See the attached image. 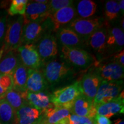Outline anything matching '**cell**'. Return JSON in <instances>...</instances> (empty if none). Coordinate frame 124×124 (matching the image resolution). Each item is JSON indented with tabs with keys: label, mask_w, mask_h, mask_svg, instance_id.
Masks as SVG:
<instances>
[{
	"label": "cell",
	"mask_w": 124,
	"mask_h": 124,
	"mask_svg": "<svg viewBox=\"0 0 124 124\" xmlns=\"http://www.w3.org/2000/svg\"><path fill=\"white\" fill-rule=\"evenodd\" d=\"M122 87L123 80L117 82L102 80L93 101V103L96 106L116 100L122 92Z\"/></svg>",
	"instance_id": "obj_4"
},
{
	"label": "cell",
	"mask_w": 124,
	"mask_h": 124,
	"mask_svg": "<svg viewBox=\"0 0 124 124\" xmlns=\"http://www.w3.org/2000/svg\"><path fill=\"white\" fill-rule=\"evenodd\" d=\"M49 15L48 3L40 4L30 1L28 2L25 13L23 16L24 21L43 23L48 19Z\"/></svg>",
	"instance_id": "obj_11"
},
{
	"label": "cell",
	"mask_w": 124,
	"mask_h": 124,
	"mask_svg": "<svg viewBox=\"0 0 124 124\" xmlns=\"http://www.w3.org/2000/svg\"><path fill=\"white\" fill-rule=\"evenodd\" d=\"M48 1H46V0H36V1H35V2L40 3V4H47Z\"/></svg>",
	"instance_id": "obj_38"
},
{
	"label": "cell",
	"mask_w": 124,
	"mask_h": 124,
	"mask_svg": "<svg viewBox=\"0 0 124 124\" xmlns=\"http://www.w3.org/2000/svg\"><path fill=\"white\" fill-rule=\"evenodd\" d=\"M41 112L26 104L15 112L14 124H38Z\"/></svg>",
	"instance_id": "obj_16"
},
{
	"label": "cell",
	"mask_w": 124,
	"mask_h": 124,
	"mask_svg": "<svg viewBox=\"0 0 124 124\" xmlns=\"http://www.w3.org/2000/svg\"><path fill=\"white\" fill-rule=\"evenodd\" d=\"M8 22V16L5 12H0V46L2 45L7 31Z\"/></svg>",
	"instance_id": "obj_32"
},
{
	"label": "cell",
	"mask_w": 124,
	"mask_h": 124,
	"mask_svg": "<svg viewBox=\"0 0 124 124\" xmlns=\"http://www.w3.org/2000/svg\"><path fill=\"white\" fill-rule=\"evenodd\" d=\"M20 61L28 69H39L42 64L35 44H24L17 49Z\"/></svg>",
	"instance_id": "obj_8"
},
{
	"label": "cell",
	"mask_w": 124,
	"mask_h": 124,
	"mask_svg": "<svg viewBox=\"0 0 124 124\" xmlns=\"http://www.w3.org/2000/svg\"><path fill=\"white\" fill-rule=\"evenodd\" d=\"M48 83L42 71L39 69H28L27 82V90L32 93L44 92Z\"/></svg>",
	"instance_id": "obj_18"
},
{
	"label": "cell",
	"mask_w": 124,
	"mask_h": 124,
	"mask_svg": "<svg viewBox=\"0 0 124 124\" xmlns=\"http://www.w3.org/2000/svg\"><path fill=\"white\" fill-rule=\"evenodd\" d=\"M97 114L105 116L108 118L118 113H124V90L122 91L119 97L116 100L108 103L96 106Z\"/></svg>",
	"instance_id": "obj_15"
},
{
	"label": "cell",
	"mask_w": 124,
	"mask_h": 124,
	"mask_svg": "<svg viewBox=\"0 0 124 124\" xmlns=\"http://www.w3.org/2000/svg\"><path fill=\"white\" fill-rule=\"evenodd\" d=\"M118 3L119 7H120V10L121 11L122 13V15H124V0H120V1H118Z\"/></svg>",
	"instance_id": "obj_36"
},
{
	"label": "cell",
	"mask_w": 124,
	"mask_h": 124,
	"mask_svg": "<svg viewBox=\"0 0 124 124\" xmlns=\"http://www.w3.org/2000/svg\"><path fill=\"white\" fill-rule=\"evenodd\" d=\"M124 19H122V20L121 21V26H122V31H124Z\"/></svg>",
	"instance_id": "obj_39"
},
{
	"label": "cell",
	"mask_w": 124,
	"mask_h": 124,
	"mask_svg": "<svg viewBox=\"0 0 124 124\" xmlns=\"http://www.w3.org/2000/svg\"><path fill=\"white\" fill-rule=\"evenodd\" d=\"M36 47L42 62L54 58L58 53L56 38L50 33L44 34Z\"/></svg>",
	"instance_id": "obj_10"
},
{
	"label": "cell",
	"mask_w": 124,
	"mask_h": 124,
	"mask_svg": "<svg viewBox=\"0 0 124 124\" xmlns=\"http://www.w3.org/2000/svg\"><path fill=\"white\" fill-rule=\"evenodd\" d=\"M61 52L63 59L68 63L79 68H86L89 66L93 60L89 52L79 48L62 46Z\"/></svg>",
	"instance_id": "obj_7"
},
{
	"label": "cell",
	"mask_w": 124,
	"mask_h": 124,
	"mask_svg": "<svg viewBox=\"0 0 124 124\" xmlns=\"http://www.w3.org/2000/svg\"><path fill=\"white\" fill-rule=\"evenodd\" d=\"M42 72L48 83L55 84L70 75L72 69L64 62L52 60L46 63Z\"/></svg>",
	"instance_id": "obj_6"
},
{
	"label": "cell",
	"mask_w": 124,
	"mask_h": 124,
	"mask_svg": "<svg viewBox=\"0 0 124 124\" xmlns=\"http://www.w3.org/2000/svg\"><path fill=\"white\" fill-rule=\"evenodd\" d=\"M97 5L91 0H81L78 3L77 13L80 18H88L96 13Z\"/></svg>",
	"instance_id": "obj_25"
},
{
	"label": "cell",
	"mask_w": 124,
	"mask_h": 124,
	"mask_svg": "<svg viewBox=\"0 0 124 124\" xmlns=\"http://www.w3.org/2000/svg\"><path fill=\"white\" fill-rule=\"evenodd\" d=\"M70 124H94V119L87 117H79L70 114L68 116Z\"/></svg>",
	"instance_id": "obj_33"
},
{
	"label": "cell",
	"mask_w": 124,
	"mask_h": 124,
	"mask_svg": "<svg viewBox=\"0 0 124 124\" xmlns=\"http://www.w3.org/2000/svg\"><path fill=\"white\" fill-rule=\"evenodd\" d=\"M0 124H2V123H1V122H0Z\"/></svg>",
	"instance_id": "obj_41"
},
{
	"label": "cell",
	"mask_w": 124,
	"mask_h": 124,
	"mask_svg": "<svg viewBox=\"0 0 124 124\" xmlns=\"http://www.w3.org/2000/svg\"><path fill=\"white\" fill-rule=\"evenodd\" d=\"M27 91L20 92L13 88L8 91L4 97V99L9 103L16 112L24 105L27 104L26 101Z\"/></svg>",
	"instance_id": "obj_24"
},
{
	"label": "cell",
	"mask_w": 124,
	"mask_h": 124,
	"mask_svg": "<svg viewBox=\"0 0 124 124\" xmlns=\"http://www.w3.org/2000/svg\"><path fill=\"white\" fill-rule=\"evenodd\" d=\"M77 16L74 5L63 8L51 15L48 18L51 28L54 31H58L63 25L68 24L75 20Z\"/></svg>",
	"instance_id": "obj_12"
},
{
	"label": "cell",
	"mask_w": 124,
	"mask_h": 124,
	"mask_svg": "<svg viewBox=\"0 0 124 124\" xmlns=\"http://www.w3.org/2000/svg\"><path fill=\"white\" fill-rule=\"evenodd\" d=\"M81 93L79 82L54 91L51 95V102L55 107L69 109L77 96Z\"/></svg>",
	"instance_id": "obj_2"
},
{
	"label": "cell",
	"mask_w": 124,
	"mask_h": 124,
	"mask_svg": "<svg viewBox=\"0 0 124 124\" xmlns=\"http://www.w3.org/2000/svg\"><path fill=\"white\" fill-rule=\"evenodd\" d=\"M124 45V33L122 29L114 27L108 33L106 47H120Z\"/></svg>",
	"instance_id": "obj_26"
},
{
	"label": "cell",
	"mask_w": 124,
	"mask_h": 124,
	"mask_svg": "<svg viewBox=\"0 0 124 124\" xmlns=\"http://www.w3.org/2000/svg\"><path fill=\"white\" fill-rule=\"evenodd\" d=\"M57 38L63 46L80 48L84 46L85 41L69 28H60L57 31Z\"/></svg>",
	"instance_id": "obj_19"
},
{
	"label": "cell",
	"mask_w": 124,
	"mask_h": 124,
	"mask_svg": "<svg viewBox=\"0 0 124 124\" xmlns=\"http://www.w3.org/2000/svg\"><path fill=\"white\" fill-rule=\"evenodd\" d=\"M101 18H76L69 23L68 28L74 31L83 41H87L91 34L103 27Z\"/></svg>",
	"instance_id": "obj_3"
},
{
	"label": "cell",
	"mask_w": 124,
	"mask_h": 124,
	"mask_svg": "<svg viewBox=\"0 0 124 124\" xmlns=\"http://www.w3.org/2000/svg\"><path fill=\"white\" fill-rule=\"evenodd\" d=\"M120 12L118 1L110 0L107 1L105 4V15L106 19L108 21H112L117 18Z\"/></svg>",
	"instance_id": "obj_28"
},
{
	"label": "cell",
	"mask_w": 124,
	"mask_h": 124,
	"mask_svg": "<svg viewBox=\"0 0 124 124\" xmlns=\"http://www.w3.org/2000/svg\"><path fill=\"white\" fill-rule=\"evenodd\" d=\"M94 124H111V121L109 118L98 114L94 117Z\"/></svg>",
	"instance_id": "obj_35"
},
{
	"label": "cell",
	"mask_w": 124,
	"mask_h": 124,
	"mask_svg": "<svg viewBox=\"0 0 124 124\" xmlns=\"http://www.w3.org/2000/svg\"><path fill=\"white\" fill-rule=\"evenodd\" d=\"M113 124H124V120L122 118H118L117 120L114 121Z\"/></svg>",
	"instance_id": "obj_37"
},
{
	"label": "cell",
	"mask_w": 124,
	"mask_h": 124,
	"mask_svg": "<svg viewBox=\"0 0 124 124\" xmlns=\"http://www.w3.org/2000/svg\"><path fill=\"white\" fill-rule=\"evenodd\" d=\"M28 2V0H13L8 9V14L12 16L17 15L24 16Z\"/></svg>",
	"instance_id": "obj_29"
},
{
	"label": "cell",
	"mask_w": 124,
	"mask_h": 124,
	"mask_svg": "<svg viewBox=\"0 0 124 124\" xmlns=\"http://www.w3.org/2000/svg\"><path fill=\"white\" fill-rule=\"evenodd\" d=\"M23 24V16H20L12 21H8L3 44L0 50V56L10 51L17 50L21 46Z\"/></svg>",
	"instance_id": "obj_1"
},
{
	"label": "cell",
	"mask_w": 124,
	"mask_h": 124,
	"mask_svg": "<svg viewBox=\"0 0 124 124\" xmlns=\"http://www.w3.org/2000/svg\"><path fill=\"white\" fill-rule=\"evenodd\" d=\"M74 1L71 0H51L48 2L49 14L52 15L63 8L73 5ZM49 15V16H50Z\"/></svg>",
	"instance_id": "obj_31"
},
{
	"label": "cell",
	"mask_w": 124,
	"mask_h": 124,
	"mask_svg": "<svg viewBox=\"0 0 124 124\" xmlns=\"http://www.w3.org/2000/svg\"><path fill=\"white\" fill-rule=\"evenodd\" d=\"M1 99H2V98H1V97H0V100H1Z\"/></svg>",
	"instance_id": "obj_40"
},
{
	"label": "cell",
	"mask_w": 124,
	"mask_h": 124,
	"mask_svg": "<svg viewBox=\"0 0 124 124\" xmlns=\"http://www.w3.org/2000/svg\"><path fill=\"white\" fill-rule=\"evenodd\" d=\"M50 24L47 20L44 22H30L24 20L21 34V46L24 44H34L38 43L44 35Z\"/></svg>",
	"instance_id": "obj_5"
},
{
	"label": "cell",
	"mask_w": 124,
	"mask_h": 124,
	"mask_svg": "<svg viewBox=\"0 0 124 124\" xmlns=\"http://www.w3.org/2000/svg\"><path fill=\"white\" fill-rule=\"evenodd\" d=\"M70 114L69 110L66 108L54 107L48 108L41 111L38 124H55Z\"/></svg>",
	"instance_id": "obj_20"
},
{
	"label": "cell",
	"mask_w": 124,
	"mask_h": 124,
	"mask_svg": "<svg viewBox=\"0 0 124 124\" xmlns=\"http://www.w3.org/2000/svg\"><path fill=\"white\" fill-rule=\"evenodd\" d=\"M124 68L116 62H113L99 67L95 73L104 81H120L124 78Z\"/></svg>",
	"instance_id": "obj_14"
},
{
	"label": "cell",
	"mask_w": 124,
	"mask_h": 124,
	"mask_svg": "<svg viewBox=\"0 0 124 124\" xmlns=\"http://www.w3.org/2000/svg\"><path fill=\"white\" fill-rule=\"evenodd\" d=\"M13 88V81L11 75L0 74V97H4L8 91Z\"/></svg>",
	"instance_id": "obj_30"
},
{
	"label": "cell",
	"mask_w": 124,
	"mask_h": 124,
	"mask_svg": "<svg viewBox=\"0 0 124 124\" xmlns=\"http://www.w3.org/2000/svg\"><path fill=\"white\" fill-rule=\"evenodd\" d=\"M15 111L4 98L0 100V122L2 124H14Z\"/></svg>",
	"instance_id": "obj_27"
},
{
	"label": "cell",
	"mask_w": 124,
	"mask_h": 124,
	"mask_svg": "<svg viewBox=\"0 0 124 124\" xmlns=\"http://www.w3.org/2000/svg\"><path fill=\"white\" fill-rule=\"evenodd\" d=\"M17 50L10 51L0 56V74L11 75L20 63Z\"/></svg>",
	"instance_id": "obj_21"
},
{
	"label": "cell",
	"mask_w": 124,
	"mask_h": 124,
	"mask_svg": "<svg viewBox=\"0 0 124 124\" xmlns=\"http://www.w3.org/2000/svg\"><path fill=\"white\" fill-rule=\"evenodd\" d=\"M26 101L28 105L41 112L55 107L51 102V95L44 92L32 93L27 91Z\"/></svg>",
	"instance_id": "obj_17"
},
{
	"label": "cell",
	"mask_w": 124,
	"mask_h": 124,
	"mask_svg": "<svg viewBox=\"0 0 124 124\" xmlns=\"http://www.w3.org/2000/svg\"><path fill=\"white\" fill-rule=\"evenodd\" d=\"M113 62L124 67V49L121 50L114 56L113 58Z\"/></svg>",
	"instance_id": "obj_34"
},
{
	"label": "cell",
	"mask_w": 124,
	"mask_h": 124,
	"mask_svg": "<svg viewBox=\"0 0 124 124\" xmlns=\"http://www.w3.org/2000/svg\"><path fill=\"white\" fill-rule=\"evenodd\" d=\"M102 81V79L96 73L86 74L79 81L81 93L93 102Z\"/></svg>",
	"instance_id": "obj_13"
},
{
	"label": "cell",
	"mask_w": 124,
	"mask_h": 124,
	"mask_svg": "<svg viewBox=\"0 0 124 124\" xmlns=\"http://www.w3.org/2000/svg\"><path fill=\"white\" fill-rule=\"evenodd\" d=\"M28 72V69L20 62L12 75L13 89L20 92H25L27 91Z\"/></svg>",
	"instance_id": "obj_23"
},
{
	"label": "cell",
	"mask_w": 124,
	"mask_h": 124,
	"mask_svg": "<svg viewBox=\"0 0 124 124\" xmlns=\"http://www.w3.org/2000/svg\"><path fill=\"white\" fill-rule=\"evenodd\" d=\"M70 113L79 117L94 119L97 115L96 107L91 101L80 93L77 96L70 108Z\"/></svg>",
	"instance_id": "obj_9"
},
{
	"label": "cell",
	"mask_w": 124,
	"mask_h": 124,
	"mask_svg": "<svg viewBox=\"0 0 124 124\" xmlns=\"http://www.w3.org/2000/svg\"><path fill=\"white\" fill-rule=\"evenodd\" d=\"M108 31L102 27L98 29L88 38L87 42L91 48L100 54H103L106 51Z\"/></svg>",
	"instance_id": "obj_22"
}]
</instances>
